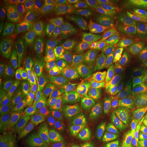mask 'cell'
Instances as JSON below:
<instances>
[{
    "mask_svg": "<svg viewBox=\"0 0 147 147\" xmlns=\"http://www.w3.org/2000/svg\"><path fill=\"white\" fill-rule=\"evenodd\" d=\"M34 109L32 97L25 93L11 95L1 103V132L14 146H23L27 142Z\"/></svg>",
    "mask_w": 147,
    "mask_h": 147,
    "instance_id": "6da1fadb",
    "label": "cell"
},
{
    "mask_svg": "<svg viewBox=\"0 0 147 147\" xmlns=\"http://www.w3.org/2000/svg\"><path fill=\"white\" fill-rule=\"evenodd\" d=\"M13 20L18 47L22 53L38 57L47 56L51 53L53 45L39 14L16 12Z\"/></svg>",
    "mask_w": 147,
    "mask_h": 147,
    "instance_id": "7a4b0ae2",
    "label": "cell"
},
{
    "mask_svg": "<svg viewBox=\"0 0 147 147\" xmlns=\"http://www.w3.org/2000/svg\"><path fill=\"white\" fill-rule=\"evenodd\" d=\"M64 103L55 93H49L37 108V115L42 125L45 147H59L65 129L66 113Z\"/></svg>",
    "mask_w": 147,
    "mask_h": 147,
    "instance_id": "3957f363",
    "label": "cell"
},
{
    "mask_svg": "<svg viewBox=\"0 0 147 147\" xmlns=\"http://www.w3.org/2000/svg\"><path fill=\"white\" fill-rule=\"evenodd\" d=\"M112 111L111 95L108 92L97 91L90 95L86 110V123L95 136L107 131Z\"/></svg>",
    "mask_w": 147,
    "mask_h": 147,
    "instance_id": "277c9868",
    "label": "cell"
},
{
    "mask_svg": "<svg viewBox=\"0 0 147 147\" xmlns=\"http://www.w3.org/2000/svg\"><path fill=\"white\" fill-rule=\"evenodd\" d=\"M80 57L59 52L38 63V79L40 83L47 84L68 76L81 65Z\"/></svg>",
    "mask_w": 147,
    "mask_h": 147,
    "instance_id": "5b68a950",
    "label": "cell"
},
{
    "mask_svg": "<svg viewBox=\"0 0 147 147\" xmlns=\"http://www.w3.org/2000/svg\"><path fill=\"white\" fill-rule=\"evenodd\" d=\"M100 33L80 25L67 29L60 45L59 53L80 57L91 50L100 40Z\"/></svg>",
    "mask_w": 147,
    "mask_h": 147,
    "instance_id": "8992f818",
    "label": "cell"
},
{
    "mask_svg": "<svg viewBox=\"0 0 147 147\" xmlns=\"http://www.w3.org/2000/svg\"><path fill=\"white\" fill-rule=\"evenodd\" d=\"M38 74V66L35 61L31 57L13 58L10 64L5 89L14 91L30 85Z\"/></svg>",
    "mask_w": 147,
    "mask_h": 147,
    "instance_id": "52a82bcc",
    "label": "cell"
},
{
    "mask_svg": "<svg viewBox=\"0 0 147 147\" xmlns=\"http://www.w3.org/2000/svg\"><path fill=\"white\" fill-rule=\"evenodd\" d=\"M110 70L107 54L103 51H98L87 59L82 66L81 71L89 80L93 89L101 91L105 87Z\"/></svg>",
    "mask_w": 147,
    "mask_h": 147,
    "instance_id": "ba28073f",
    "label": "cell"
},
{
    "mask_svg": "<svg viewBox=\"0 0 147 147\" xmlns=\"http://www.w3.org/2000/svg\"><path fill=\"white\" fill-rule=\"evenodd\" d=\"M90 87L89 80L82 71L77 73L66 81L61 89V98L66 109L76 111L81 107Z\"/></svg>",
    "mask_w": 147,
    "mask_h": 147,
    "instance_id": "9c48e42d",
    "label": "cell"
},
{
    "mask_svg": "<svg viewBox=\"0 0 147 147\" xmlns=\"http://www.w3.org/2000/svg\"><path fill=\"white\" fill-rule=\"evenodd\" d=\"M139 67L135 60L123 54L115 61L110 68L109 79L111 85L119 93H126L130 89Z\"/></svg>",
    "mask_w": 147,
    "mask_h": 147,
    "instance_id": "30bf717a",
    "label": "cell"
},
{
    "mask_svg": "<svg viewBox=\"0 0 147 147\" xmlns=\"http://www.w3.org/2000/svg\"><path fill=\"white\" fill-rule=\"evenodd\" d=\"M110 9V3L104 1H88L80 26L87 27L101 34Z\"/></svg>",
    "mask_w": 147,
    "mask_h": 147,
    "instance_id": "8fae6325",
    "label": "cell"
},
{
    "mask_svg": "<svg viewBox=\"0 0 147 147\" xmlns=\"http://www.w3.org/2000/svg\"><path fill=\"white\" fill-rule=\"evenodd\" d=\"M139 12L134 10L125 13L114 14L109 12L101 33L109 37H116L130 30Z\"/></svg>",
    "mask_w": 147,
    "mask_h": 147,
    "instance_id": "7c38bea8",
    "label": "cell"
},
{
    "mask_svg": "<svg viewBox=\"0 0 147 147\" xmlns=\"http://www.w3.org/2000/svg\"><path fill=\"white\" fill-rule=\"evenodd\" d=\"M115 129L110 147H141L134 123L127 120L115 119Z\"/></svg>",
    "mask_w": 147,
    "mask_h": 147,
    "instance_id": "4fadbf2b",
    "label": "cell"
},
{
    "mask_svg": "<svg viewBox=\"0 0 147 147\" xmlns=\"http://www.w3.org/2000/svg\"><path fill=\"white\" fill-rule=\"evenodd\" d=\"M147 111V100H126L119 98L116 100L115 119L127 120L134 123Z\"/></svg>",
    "mask_w": 147,
    "mask_h": 147,
    "instance_id": "5bb4252c",
    "label": "cell"
},
{
    "mask_svg": "<svg viewBox=\"0 0 147 147\" xmlns=\"http://www.w3.org/2000/svg\"><path fill=\"white\" fill-rule=\"evenodd\" d=\"M46 32L53 47L61 39L65 32V25L59 9H47L40 14Z\"/></svg>",
    "mask_w": 147,
    "mask_h": 147,
    "instance_id": "9a60e30c",
    "label": "cell"
},
{
    "mask_svg": "<svg viewBox=\"0 0 147 147\" xmlns=\"http://www.w3.org/2000/svg\"><path fill=\"white\" fill-rule=\"evenodd\" d=\"M87 1L66 0L59 8L67 29L73 25H80L85 12Z\"/></svg>",
    "mask_w": 147,
    "mask_h": 147,
    "instance_id": "2e32d148",
    "label": "cell"
},
{
    "mask_svg": "<svg viewBox=\"0 0 147 147\" xmlns=\"http://www.w3.org/2000/svg\"><path fill=\"white\" fill-rule=\"evenodd\" d=\"M16 25L8 16H3L0 21V44L3 51H10L12 48L15 38Z\"/></svg>",
    "mask_w": 147,
    "mask_h": 147,
    "instance_id": "e0dca14e",
    "label": "cell"
},
{
    "mask_svg": "<svg viewBox=\"0 0 147 147\" xmlns=\"http://www.w3.org/2000/svg\"><path fill=\"white\" fill-rule=\"evenodd\" d=\"M129 90L135 98H140L147 91V66L138 67Z\"/></svg>",
    "mask_w": 147,
    "mask_h": 147,
    "instance_id": "ac0fdd59",
    "label": "cell"
},
{
    "mask_svg": "<svg viewBox=\"0 0 147 147\" xmlns=\"http://www.w3.org/2000/svg\"><path fill=\"white\" fill-rule=\"evenodd\" d=\"M26 147H45V136L39 120L33 119L29 127Z\"/></svg>",
    "mask_w": 147,
    "mask_h": 147,
    "instance_id": "d6986e66",
    "label": "cell"
},
{
    "mask_svg": "<svg viewBox=\"0 0 147 147\" xmlns=\"http://www.w3.org/2000/svg\"><path fill=\"white\" fill-rule=\"evenodd\" d=\"M123 54L135 60L139 66H147V41L129 46L124 49Z\"/></svg>",
    "mask_w": 147,
    "mask_h": 147,
    "instance_id": "ffe728a7",
    "label": "cell"
},
{
    "mask_svg": "<svg viewBox=\"0 0 147 147\" xmlns=\"http://www.w3.org/2000/svg\"><path fill=\"white\" fill-rule=\"evenodd\" d=\"M43 0H22L12 1L18 13H37L40 15Z\"/></svg>",
    "mask_w": 147,
    "mask_h": 147,
    "instance_id": "44dd1931",
    "label": "cell"
},
{
    "mask_svg": "<svg viewBox=\"0 0 147 147\" xmlns=\"http://www.w3.org/2000/svg\"><path fill=\"white\" fill-rule=\"evenodd\" d=\"M134 10H138L137 1L114 0L110 2V13H125V12H129Z\"/></svg>",
    "mask_w": 147,
    "mask_h": 147,
    "instance_id": "7402d4cb",
    "label": "cell"
},
{
    "mask_svg": "<svg viewBox=\"0 0 147 147\" xmlns=\"http://www.w3.org/2000/svg\"><path fill=\"white\" fill-rule=\"evenodd\" d=\"M136 34L141 39L147 38V12L138 13L133 25Z\"/></svg>",
    "mask_w": 147,
    "mask_h": 147,
    "instance_id": "603a6c76",
    "label": "cell"
},
{
    "mask_svg": "<svg viewBox=\"0 0 147 147\" xmlns=\"http://www.w3.org/2000/svg\"><path fill=\"white\" fill-rule=\"evenodd\" d=\"M134 128L141 146L147 144V114L142 115L136 121Z\"/></svg>",
    "mask_w": 147,
    "mask_h": 147,
    "instance_id": "cb8c5ba5",
    "label": "cell"
},
{
    "mask_svg": "<svg viewBox=\"0 0 147 147\" xmlns=\"http://www.w3.org/2000/svg\"><path fill=\"white\" fill-rule=\"evenodd\" d=\"M10 58L8 54L3 55L1 57L0 60V83L3 84L4 82L6 75L8 74L9 68H10Z\"/></svg>",
    "mask_w": 147,
    "mask_h": 147,
    "instance_id": "d4e9b609",
    "label": "cell"
},
{
    "mask_svg": "<svg viewBox=\"0 0 147 147\" xmlns=\"http://www.w3.org/2000/svg\"><path fill=\"white\" fill-rule=\"evenodd\" d=\"M63 3V1L62 0H45L42 5L40 14L47 9H59Z\"/></svg>",
    "mask_w": 147,
    "mask_h": 147,
    "instance_id": "484cf974",
    "label": "cell"
},
{
    "mask_svg": "<svg viewBox=\"0 0 147 147\" xmlns=\"http://www.w3.org/2000/svg\"><path fill=\"white\" fill-rule=\"evenodd\" d=\"M65 147H79L77 138L74 136H69Z\"/></svg>",
    "mask_w": 147,
    "mask_h": 147,
    "instance_id": "4316f807",
    "label": "cell"
},
{
    "mask_svg": "<svg viewBox=\"0 0 147 147\" xmlns=\"http://www.w3.org/2000/svg\"><path fill=\"white\" fill-rule=\"evenodd\" d=\"M137 6L139 13L141 12H147V0L137 1Z\"/></svg>",
    "mask_w": 147,
    "mask_h": 147,
    "instance_id": "83f0119b",
    "label": "cell"
},
{
    "mask_svg": "<svg viewBox=\"0 0 147 147\" xmlns=\"http://www.w3.org/2000/svg\"><path fill=\"white\" fill-rule=\"evenodd\" d=\"M90 147H110V146L108 142H104V141H102V140H97Z\"/></svg>",
    "mask_w": 147,
    "mask_h": 147,
    "instance_id": "f1b7e54d",
    "label": "cell"
},
{
    "mask_svg": "<svg viewBox=\"0 0 147 147\" xmlns=\"http://www.w3.org/2000/svg\"><path fill=\"white\" fill-rule=\"evenodd\" d=\"M141 147H147V144H144V145H142V146H141Z\"/></svg>",
    "mask_w": 147,
    "mask_h": 147,
    "instance_id": "f546056e",
    "label": "cell"
}]
</instances>
